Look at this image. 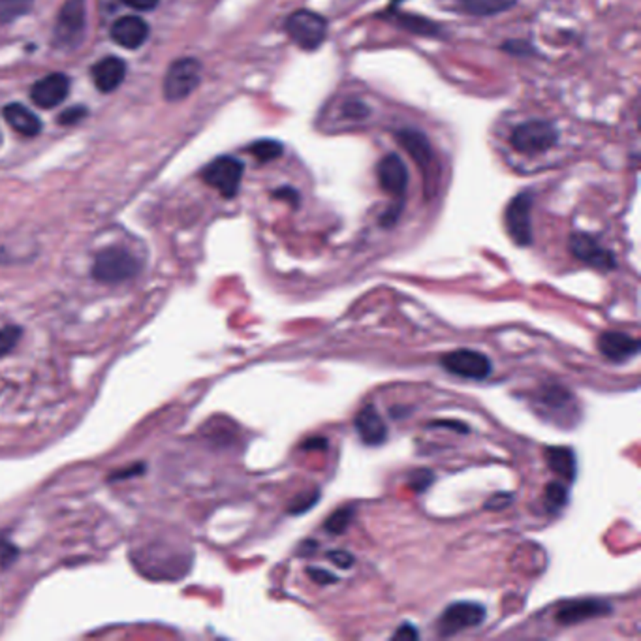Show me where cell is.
<instances>
[{"label":"cell","instance_id":"d4e9b609","mask_svg":"<svg viewBox=\"0 0 641 641\" xmlns=\"http://www.w3.org/2000/svg\"><path fill=\"white\" fill-rule=\"evenodd\" d=\"M251 154L260 162H271L282 154V145L275 140H260L249 147Z\"/></svg>","mask_w":641,"mask_h":641},{"label":"cell","instance_id":"ac0fdd59","mask_svg":"<svg viewBox=\"0 0 641 641\" xmlns=\"http://www.w3.org/2000/svg\"><path fill=\"white\" fill-rule=\"evenodd\" d=\"M93 81L100 93H114L126 76V64L119 57H104L93 69Z\"/></svg>","mask_w":641,"mask_h":641},{"label":"cell","instance_id":"2e32d148","mask_svg":"<svg viewBox=\"0 0 641 641\" xmlns=\"http://www.w3.org/2000/svg\"><path fill=\"white\" fill-rule=\"evenodd\" d=\"M353 426L367 446H380L388 438V427L374 405H365L353 419Z\"/></svg>","mask_w":641,"mask_h":641},{"label":"cell","instance_id":"e0dca14e","mask_svg":"<svg viewBox=\"0 0 641 641\" xmlns=\"http://www.w3.org/2000/svg\"><path fill=\"white\" fill-rule=\"evenodd\" d=\"M599 348L602 356H606L609 362L625 363L639 352V341L623 334V331H606L599 339Z\"/></svg>","mask_w":641,"mask_h":641},{"label":"cell","instance_id":"ba28073f","mask_svg":"<svg viewBox=\"0 0 641 641\" xmlns=\"http://www.w3.org/2000/svg\"><path fill=\"white\" fill-rule=\"evenodd\" d=\"M440 363L448 372L455 374V377L471 380H483L493 372V365L488 356H483L481 352L467 348L446 353V356L440 360Z\"/></svg>","mask_w":641,"mask_h":641},{"label":"cell","instance_id":"83f0119b","mask_svg":"<svg viewBox=\"0 0 641 641\" xmlns=\"http://www.w3.org/2000/svg\"><path fill=\"white\" fill-rule=\"evenodd\" d=\"M433 481H435V474L429 469H416L408 476V488L414 493H424Z\"/></svg>","mask_w":641,"mask_h":641},{"label":"cell","instance_id":"1f68e13d","mask_svg":"<svg viewBox=\"0 0 641 641\" xmlns=\"http://www.w3.org/2000/svg\"><path fill=\"white\" fill-rule=\"evenodd\" d=\"M327 559H329L331 563H334L335 566L344 568V570L352 568L353 561H356V559H353V555H350L348 551H344V549H334V551H329V554H327Z\"/></svg>","mask_w":641,"mask_h":641},{"label":"cell","instance_id":"4fadbf2b","mask_svg":"<svg viewBox=\"0 0 641 641\" xmlns=\"http://www.w3.org/2000/svg\"><path fill=\"white\" fill-rule=\"evenodd\" d=\"M112 38L124 50H138L149 38L147 21L138 15L119 17L112 27Z\"/></svg>","mask_w":641,"mask_h":641},{"label":"cell","instance_id":"5b68a950","mask_svg":"<svg viewBox=\"0 0 641 641\" xmlns=\"http://www.w3.org/2000/svg\"><path fill=\"white\" fill-rule=\"evenodd\" d=\"M85 0H66L55 23V43L64 50H76L85 38Z\"/></svg>","mask_w":641,"mask_h":641},{"label":"cell","instance_id":"4316f807","mask_svg":"<svg viewBox=\"0 0 641 641\" xmlns=\"http://www.w3.org/2000/svg\"><path fill=\"white\" fill-rule=\"evenodd\" d=\"M320 500V493L316 490L313 491H303L301 495H298L290 506H288V514L292 516H301L305 512L311 510V508H315V504Z\"/></svg>","mask_w":641,"mask_h":641},{"label":"cell","instance_id":"d6a6232c","mask_svg":"<svg viewBox=\"0 0 641 641\" xmlns=\"http://www.w3.org/2000/svg\"><path fill=\"white\" fill-rule=\"evenodd\" d=\"M514 502V495L512 493H497L493 495L488 502H485V510H504Z\"/></svg>","mask_w":641,"mask_h":641},{"label":"cell","instance_id":"9a60e30c","mask_svg":"<svg viewBox=\"0 0 641 641\" xmlns=\"http://www.w3.org/2000/svg\"><path fill=\"white\" fill-rule=\"evenodd\" d=\"M397 142L410 154V159L422 168L426 175L435 169V152L429 140L417 130H401L397 132Z\"/></svg>","mask_w":641,"mask_h":641},{"label":"cell","instance_id":"836d02e7","mask_svg":"<svg viewBox=\"0 0 641 641\" xmlns=\"http://www.w3.org/2000/svg\"><path fill=\"white\" fill-rule=\"evenodd\" d=\"M123 3L130 8L140 10V12H149L152 8H157L160 0H123Z\"/></svg>","mask_w":641,"mask_h":641},{"label":"cell","instance_id":"484cf974","mask_svg":"<svg viewBox=\"0 0 641 641\" xmlns=\"http://www.w3.org/2000/svg\"><path fill=\"white\" fill-rule=\"evenodd\" d=\"M544 499H545V506L549 508V510H561V508L568 500V491L561 481H551L545 485Z\"/></svg>","mask_w":641,"mask_h":641},{"label":"cell","instance_id":"9c48e42d","mask_svg":"<svg viewBox=\"0 0 641 641\" xmlns=\"http://www.w3.org/2000/svg\"><path fill=\"white\" fill-rule=\"evenodd\" d=\"M243 164L234 157H218L209 162L202 173L204 181L224 197H234L239 192L243 179Z\"/></svg>","mask_w":641,"mask_h":641},{"label":"cell","instance_id":"277c9868","mask_svg":"<svg viewBox=\"0 0 641 641\" xmlns=\"http://www.w3.org/2000/svg\"><path fill=\"white\" fill-rule=\"evenodd\" d=\"M202 81V64L196 59L175 60L164 78V96L169 102L185 100Z\"/></svg>","mask_w":641,"mask_h":641},{"label":"cell","instance_id":"74e56055","mask_svg":"<svg viewBox=\"0 0 641 641\" xmlns=\"http://www.w3.org/2000/svg\"><path fill=\"white\" fill-rule=\"evenodd\" d=\"M275 196L280 197V200H288L292 206H298L299 200V194L294 188H280L275 192Z\"/></svg>","mask_w":641,"mask_h":641},{"label":"cell","instance_id":"f546056e","mask_svg":"<svg viewBox=\"0 0 641 641\" xmlns=\"http://www.w3.org/2000/svg\"><path fill=\"white\" fill-rule=\"evenodd\" d=\"M87 115H88L87 107H83V105H72V107L66 109V112H62V114L57 117V121H59V124L70 126V124H76V123L83 121Z\"/></svg>","mask_w":641,"mask_h":641},{"label":"cell","instance_id":"3957f363","mask_svg":"<svg viewBox=\"0 0 641 641\" xmlns=\"http://www.w3.org/2000/svg\"><path fill=\"white\" fill-rule=\"evenodd\" d=\"M557 140L559 132L549 121H527L512 132L510 143L517 152L533 157L555 147Z\"/></svg>","mask_w":641,"mask_h":641},{"label":"cell","instance_id":"d6986e66","mask_svg":"<svg viewBox=\"0 0 641 641\" xmlns=\"http://www.w3.org/2000/svg\"><path fill=\"white\" fill-rule=\"evenodd\" d=\"M3 115L6 119V123L19 132L21 136L27 138H34L41 132V121L38 119L36 114H32L29 107H25L23 104H8L3 109Z\"/></svg>","mask_w":641,"mask_h":641},{"label":"cell","instance_id":"f35d334b","mask_svg":"<svg viewBox=\"0 0 641 641\" xmlns=\"http://www.w3.org/2000/svg\"><path fill=\"white\" fill-rule=\"evenodd\" d=\"M435 426H442V427H455L459 433H469V427L467 426H462V424H452V422H440V424H435Z\"/></svg>","mask_w":641,"mask_h":641},{"label":"cell","instance_id":"44dd1931","mask_svg":"<svg viewBox=\"0 0 641 641\" xmlns=\"http://www.w3.org/2000/svg\"><path fill=\"white\" fill-rule=\"evenodd\" d=\"M461 8L476 17H490L510 10L517 5V0H459Z\"/></svg>","mask_w":641,"mask_h":641},{"label":"cell","instance_id":"8992f818","mask_svg":"<svg viewBox=\"0 0 641 641\" xmlns=\"http://www.w3.org/2000/svg\"><path fill=\"white\" fill-rule=\"evenodd\" d=\"M533 204H535L533 194L519 192L514 200L508 204L506 213H504L506 230H508V234H510L512 241L519 247H528L535 239L533 220H530Z\"/></svg>","mask_w":641,"mask_h":641},{"label":"cell","instance_id":"4dcf8cb0","mask_svg":"<svg viewBox=\"0 0 641 641\" xmlns=\"http://www.w3.org/2000/svg\"><path fill=\"white\" fill-rule=\"evenodd\" d=\"M307 573L318 585H334V583L339 581V578L335 576V573H331V572H327L324 568H308Z\"/></svg>","mask_w":641,"mask_h":641},{"label":"cell","instance_id":"ffe728a7","mask_svg":"<svg viewBox=\"0 0 641 641\" xmlns=\"http://www.w3.org/2000/svg\"><path fill=\"white\" fill-rule=\"evenodd\" d=\"M544 455H545L547 467L555 474H559L561 478H564L568 481L576 480L578 459H576L573 450H570L566 446H547Z\"/></svg>","mask_w":641,"mask_h":641},{"label":"cell","instance_id":"30bf717a","mask_svg":"<svg viewBox=\"0 0 641 641\" xmlns=\"http://www.w3.org/2000/svg\"><path fill=\"white\" fill-rule=\"evenodd\" d=\"M570 251L578 260L600 271H611L617 265L613 252L604 249L600 243L589 234H573L570 237Z\"/></svg>","mask_w":641,"mask_h":641},{"label":"cell","instance_id":"d590c367","mask_svg":"<svg viewBox=\"0 0 641 641\" xmlns=\"http://www.w3.org/2000/svg\"><path fill=\"white\" fill-rule=\"evenodd\" d=\"M344 107H346L344 112H346L348 115H352V117H365V115L369 114V109H367L363 104H360V102H350V104H346Z\"/></svg>","mask_w":641,"mask_h":641},{"label":"cell","instance_id":"5bb4252c","mask_svg":"<svg viewBox=\"0 0 641 641\" xmlns=\"http://www.w3.org/2000/svg\"><path fill=\"white\" fill-rule=\"evenodd\" d=\"M380 187L397 197H403L408 187V169L399 154H388L379 164Z\"/></svg>","mask_w":641,"mask_h":641},{"label":"cell","instance_id":"7402d4cb","mask_svg":"<svg viewBox=\"0 0 641 641\" xmlns=\"http://www.w3.org/2000/svg\"><path fill=\"white\" fill-rule=\"evenodd\" d=\"M32 5L34 0H0V23L6 25L27 15L32 10Z\"/></svg>","mask_w":641,"mask_h":641},{"label":"cell","instance_id":"f1b7e54d","mask_svg":"<svg viewBox=\"0 0 641 641\" xmlns=\"http://www.w3.org/2000/svg\"><path fill=\"white\" fill-rule=\"evenodd\" d=\"M21 339V327L17 325H6L0 329V358L6 356L8 352L15 348V344Z\"/></svg>","mask_w":641,"mask_h":641},{"label":"cell","instance_id":"603a6c76","mask_svg":"<svg viewBox=\"0 0 641 641\" xmlns=\"http://www.w3.org/2000/svg\"><path fill=\"white\" fill-rule=\"evenodd\" d=\"M397 23L401 27L412 31L414 34H424V36H436L440 31L431 21L417 17V15H407V14H399L397 15Z\"/></svg>","mask_w":641,"mask_h":641},{"label":"cell","instance_id":"7a4b0ae2","mask_svg":"<svg viewBox=\"0 0 641 641\" xmlns=\"http://www.w3.org/2000/svg\"><path fill=\"white\" fill-rule=\"evenodd\" d=\"M286 32L303 51H316L327 36L325 19L311 10H298L286 21Z\"/></svg>","mask_w":641,"mask_h":641},{"label":"cell","instance_id":"8fae6325","mask_svg":"<svg viewBox=\"0 0 641 641\" xmlns=\"http://www.w3.org/2000/svg\"><path fill=\"white\" fill-rule=\"evenodd\" d=\"M69 93H70V79L64 74H50L32 85L31 98L41 109H53L66 100Z\"/></svg>","mask_w":641,"mask_h":641},{"label":"cell","instance_id":"cb8c5ba5","mask_svg":"<svg viewBox=\"0 0 641 641\" xmlns=\"http://www.w3.org/2000/svg\"><path fill=\"white\" fill-rule=\"evenodd\" d=\"M353 514H356V508H353L352 504L339 508V510H335L325 519V530L331 535H343L344 530L350 527Z\"/></svg>","mask_w":641,"mask_h":641},{"label":"cell","instance_id":"8d00e7d4","mask_svg":"<svg viewBox=\"0 0 641 641\" xmlns=\"http://www.w3.org/2000/svg\"><path fill=\"white\" fill-rule=\"evenodd\" d=\"M325 448H327V440L322 438V436L305 440L301 444V450H325Z\"/></svg>","mask_w":641,"mask_h":641},{"label":"cell","instance_id":"6da1fadb","mask_svg":"<svg viewBox=\"0 0 641 641\" xmlns=\"http://www.w3.org/2000/svg\"><path fill=\"white\" fill-rule=\"evenodd\" d=\"M140 271L138 258L123 247H109L96 254L93 277L102 284H121Z\"/></svg>","mask_w":641,"mask_h":641},{"label":"cell","instance_id":"7c38bea8","mask_svg":"<svg viewBox=\"0 0 641 641\" xmlns=\"http://www.w3.org/2000/svg\"><path fill=\"white\" fill-rule=\"evenodd\" d=\"M611 613V606L604 600L583 599V600H570L557 611V623L564 627L578 625L581 621H589L594 617H604Z\"/></svg>","mask_w":641,"mask_h":641},{"label":"cell","instance_id":"e575fe53","mask_svg":"<svg viewBox=\"0 0 641 641\" xmlns=\"http://www.w3.org/2000/svg\"><path fill=\"white\" fill-rule=\"evenodd\" d=\"M417 637H419V632L412 625H403V627L397 628V632L393 634V639H417Z\"/></svg>","mask_w":641,"mask_h":641},{"label":"cell","instance_id":"52a82bcc","mask_svg":"<svg viewBox=\"0 0 641 641\" xmlns=\"http://www.w3.org/2000/svg\"><path fill=\"white\" fill-rule=\"evenodd\" d=\"M485 617H488V613H485V608L478 602L450 604L438 618V634L455 636L462 630L476 628L485 621Z\"/></svg>","mask_w":641,"mask_h":641}]
</instances>
